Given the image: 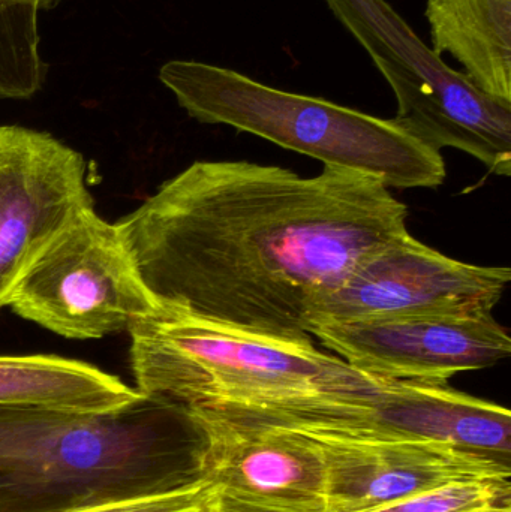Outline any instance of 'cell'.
<instances>
[{
	"label": "cell",
	"mask_w": 511,
	"mask_h": 512,
	"mask_svg": "<svg viewBox=\"0 0 511 512\" xmlns=\"http://www.w3.org/2000/svg\"><path fill=\"white\" fill-rule=\"evenodd\" d=\"M383 182L246 161H198L117 222L150 294L201 318L315 345L312 303L407 230Z\"/></svg>",
	"instance_id": "cell-1"
},
{
	"label": "cell",
	"mask_w": 511,
	"mask_h": 512,
	"mask_svg": "<svg viewBox=\"0 0 511 512\" xmlns=\"http://www.w3.org/2000/svg\"><path fill=\"white\" fill-rule=\"evenodd\" d=\"M206 430L141 397L107 414L0 406V512H69L207 480Z\"/></svg>",
	"instance_id": "cell-2"
},
{
	"label": "cell",
	"mask_w": 511,
	"mask_h": 512,
	"mask_svg": "<svg viewBox=\"0 0 511 512\" xmlns=\"http://www.w3.org/2000/svg\"><path fill=\"white\" fill-rule=\"evenodd\" d=\"M128 331L138 393L194 412L266 417L372 378L315 345L246 333L159 301Z\"/></svg>",
	"instance_id": "cell-3"
},
{
	"label": "cell",
	"mask_w": 511,
	"mask_h": 512,
	"mask_svg": "<svg viewBox=\"0 0 511 512\" xmlns=\"http://www.w3.org/2000/svg\"><path fill=\"white\" fill-rule=\"evenodd\" d=\"M159 80L198 122L257 135L318 159L324 167L365 174L387 188L435 189L446 179L441 153L411 137L393 119L285 92L195 60L165 63Z\"/></svg>",
	"instance_id": "cell-4"
},
{
	"label": "cell",
	"mask_w": 511,
	"mask_h": 512,
	"mask_svg": "<svg viewBox=\"0 0 511 512\" xmlns=\"http://www.w3.org/2000/svg\"><path fill=\"white\" fill-rule=\"evenodd\" d=\"M386 77L393 122L429 149L461 150L497 176L511 173V104L444 63L384 0H326Z\"/></svg>",
	"instance_id": "cell-5"
},
{
	"label": "cell",
	"mask_w": 511,
	"mask_h": 512,
	"mask_svg": "<svg viewBox=\"0 0 511 512\" xmlns=\"http://www.w3.org/2000/svg\"><path fill=\"white\" fill-rule=\"evenodd\" d=\"M8 306L66 339H101L129 330L158 306L116 224L83 210L35 259Z\"/></svg>",
	"instance_id": "cell-6"
},
{
	"label": "cell",
	"mask_w": 511,
	"mask_h": 512,
	"mask_svg": "<svg viewBox=\"0 0 511 512\" xmlns=\"http://www.w3.org/2000/svg\"><path fill=\"white\" fill-rule=\"evenodd\" d=\"M510 280L509 267L456 261L405 231L312 303L309 333L318 325L377 319L492 315Z\"/></svg>",
	"instance_id": "cell-7"
},
{
	"label": "cell",
	"mask_w": 511,
	"mask_h": 512,
	"mask_svg": "<svg viewBox=\"0 0 511 512\" xmlns=\"http://www.w3.org/2000/svg\"><path fill=\"white\" fill-rule=\"evenodd\" d=\"M90 207L81 153L47 132L0 125V309L35 259Z\"/></svg>",
	"instance_id": "cell-8"
},
{
	"label": "cell",
	"mask_w": 511,
	"mask_h": 512,
	"mask_svg": "<svg viewBox=\"0 0 511 512\" xmlns=\"http://www.w3.org/2000/svg\"><path fill=\"white\" fill-rule=\"evenodd\" d=\"M312 337L354 369L393 381L447 384L511 354L509 331L492 315L417 316L318 325Z\"/></svg>",
	"instance_id": "cell-9"
},
{
	"label": "cell",
	"mask_w": 511,
	"mask_h": 512,
	"mask_svg": "<svg viewBox=\"0 0 511 512\" xmlns=\"http://www.w3.org/2000/svg\"><path fill=\"white\" fill-rule=\"evenodd\" d=\"M308 436L323 453L329 512L374 511L458 481L510 480V463L443 442L333 433Z\"/></svg>",
	"instance_id": "cell-10"
},
{
	"label": "cell",
	"mask_w": 511,
	"mask_h": 512,
	"mask_svg": "<svg viewBox=\"0 0 511 512\" xmlns=\"http://www.w3.org/2000/svg\"><path fill=\"white\" fill-rule=\"evenodd\" d=\"M192 414L209 439L207 480L213 487L273 507L327 511L323 453L311 436L257 421Z\"/></svg>",
	"instance_id": "cell-11"
},
{
	"label": "cell",
	"mask_w": 511,
	"mask_h": 512,
	"mask_svg": "<svg viewBox=\"0 0 511 512\" xmlns=\"http://www.w3.org/2000/svg\"><path fill=\"white\" fill-rule=\"evenodd\" d=\"M374 432L381 438L443 442L510 463L509 409L449 384L384 379L375 397Z\"/></svg>",
	"instance_id": "cell-12"
},
{
	"label": "cell",
	"mask_w": 511,
	"mask_h": 512,
	"mask_svg": "<svg viewBox=\"0 0 511 512\" xmlns=\"http://www.w3.org/2000/svg\"><path fill=\"white\" fill-rule=\"evenodd\" d=\"M432 50L452 54L486 95L511 104V0H428Z\"/></svg>",
	"instance_id": "cell-13"
},
{
	"label": "cell",
	"mask_w": 511,
	"mask_h": 512,
	"mask_svg": "<svg viewBox=\"0 0 511 512\" xmlns=\"http://www.w3.org/2000/svg\"><path fill=\"white\" fill-rule=\"evenodd\" d=\"M143 394L101 369L57 355L0 357V406L107 414Z\"/></svg>",
	"instance_id": "cell-14"
},
{
	"label": "cell",
	"mask_w": 511,
	"mask_h": 512,
	"mask_svg": "<svg viewBox=\"0 0 511 512\" xmlns=\"http://www.w3.org/2000/svg\"><path fill=\"white\" fill-rule=\"evenodd\" d=\"M39 11V0H0V99H30L44 86Z\"/></svg>",
	"instance_id": "cell-15"
},
{
	"label": "cell",
	"mask_w": 511,
	"mask_h": 512,
	"mask_svg": "<svg viewBox=\"0 0 511 512\" xmlns=\"http://www.w3.org/2000/svg\"><path fill=\"white\" fill-rule=\"evenodd\" d=\"M369 512H511L510 480L458 481Z\"/></svg>",
	"instance_id": "cell-16"
},
{
	"label": "cell",
	"mask_w": 511,
	"mask_h": 512,
	"mask_svg": "<svg viewBox=\"0 0 511 512\" xmlns=\"http://www.w3.org/2000/svg\"><path fill=\"white\" fill-rule=\"evenodd\" d=\"M212 489L206 480L171 492L113 499L69 512H203Z\"/></svg>",
	"instance_id": "cell-17"
},
{
	"label": "cell",
	"mask_w": 511,
	"mask_h": 512,
	"mask_svg": "<svg viewBox=\"0 0 511 512\" xmlns=\"http://www.w3.org/2000/svg\"><path fill=\"white\" fill-rule=\"evenodd\" d=\"M203 512H327V511H299L288 508L273 507V505L260 504L248 501L239 496L230 495L213 487L204 505Z\"/></svg>",
	"instance_id": "cell-18"
},
{
	"label": "cell",
	"mask_w": 511,
	"mask_h": 512,
	"mask_svg": "<svg viewBox=\"0 0 511 512\" xmlns=\"http://www.w3.org/2000/svg\"><path fill=\"white\" fill-rule=\"evenodd\" d=\"M60 0H39V8L41 9H53L54 6L59 3Z\"/></svg>",
	"instance_id": "cell-19"
}]
</instances>
